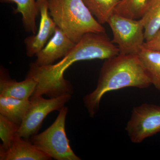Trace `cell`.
<instances>
[{"mask_svg":"<svg viewBox=\"0 0 160 160\" xmlns=\"http://www.w3.org/2000/svg\"><path fill=\"white\" fill-rule=\"evenodd\" d=\"M118 54V46L110 41L106 32L86 33L58 62L42 66H38L34 62L30 63L26 77L32 78L37 82L30 98L43 95L49 98L72 95L73 87L64 77V72L69 66L79 61L106 60Z\"/></svg>","mask_w":160,"mask_h":160,"instance_id":"6da1fadb","label":"cell"},{"mask_svg":"<svg viewBox=\"0 0 160 160\" xmlns=\"http://www.w3.org/2000/svg\"><path fill=\"white\" fill-rule=\"evenodd\" d=\"M150 80L138 55L121 54L105 60L96 89L83 99L89 116L98 112L101 99L107 92L127 87L148 88Z\"/></svg>","mask_w":160,"mask_h":160,"instance_id":"7a4b0ae2","label":"cell"},{"mask_svg":"<svg viewBox=\"0 0 160 160\" xmlns=\"http://www.w3.org/2000/svg\"><path fill=\"white\" fill-rule=\"evenodd\" d=\"M48 4L57 26L75 43L88 32H106L83 0H48Z\"/></svg>","mask_w":160,"mask_h":160,"instance_id":"3957f363","label":"cell"},{"mask_svg":"<svg viewBox=\"0 0 160 160\" xmlns=\"http://www.w3.org/2000/svg\"><path fill=\"white\" fill-rule=\"evenodd\" d=\"M68 107L59 111L56 119L49 128L39 134L29 138L30 142L38 149L57 160H81L71 149L66 131Z\"/></svg>","mask_w":160,"mask_h":160,"instance_id":"277c9868","label":"cell"},{"mask_svg":"<svg viewBox=\"0 0 160 160\" xmlns=\"http://www.w3.org/2000/svg\"><path fill=\"white\" fill-rule=\"evenodd\" d=\"M119 54L138 55L146 42L144 26L141 19L134 20L113 14L108 22Z\"/></svg>","mask_w":160,"mask_h":160,"instance_id":"5b68a950","label":"cell"},{"mask_svg":"<svg viewBox=\"0 0 160 160\" xmlns=\"http://www.w3.org/2000/svg\"><path fill=\"white\" fill-rule=\"evenodd\" d=\"M71 94H64L57 97L45 99L39 96L30 99V106L18 132V135L28 139L37 134L43 121L54 111H60L71 98Z\"/></svg>","mask_w":160,"mask_h":160,"instance_id":"8992f818","label":"cell"},{"mask_svg":"<svg viewBox=\"0 0 160 160\" xmlns=\"http://www.w3.org/2000/svg\"><path fill=\"white\" fill-rule=\"evenodd\" d=\"M126 130L133 143L142 142L160 132V106L144 103L134 107Z\"/></svg>","mask_w":160,"mask_h":160,"instance_id":"52a82bcc","label":"cell"},{"mask_svg":"<svg viewBox=\"0 0 160 160\" xmlns=\"http://www.w3.org/2000/svg\"><path fill=\"white\" fill-rule=\"evenodd\" d=\"M41 19L38 32L24 40L26 54L29 57L36 56L54 34L57 26L49 14L48 0H37Z\"/></svg>","mask_w":160,"mask_h":160,"instance_id":"ba28073f","label":"cell"},{"mask_svg":"<svg viewBox=\"0 0 160 160\" xmlns=\"http://www.w3.org/2000/svg\"><path fill=\"white\" fill-rule=\"evenodd\" d=\"M75 45V43L57 26L49 42L36 55L37 58L33 62L40 66L52 65L58 59L67 55Z\"/></svg>","mask_w":160,"mask_h":160,"instance_id":"9c48e42d","label":"cell"},{"mask_svg":"<svg viewBox=\"0 0 160 160\" xmlns=\"http://www.w3.org/2000/svg\"><path fill=\"white\" fill-rule=\"evenodd\" d=\"M51 158L38 149L28 139L17 135L11 146L0 150L1 160H49Z\"/></svg>","mask_w":160,"mask_h":160,"instance_id":"30bf717a","label":"cell"},{"mask_svg":"<svg viewBox=\"0 0 160 160\" xmlns=\"http://www.w3.org/2000/svg\"><path fill=\"white\" fill-rule=\"evenodd\" d=\"M37 82L32 78L27 77L24 81L12 79L6 69L0 70V96L19 99H30L35 90Z\"/></svg>","mask_w":160,"mask_h":160,"instance_id":"8fae6325","label":"cell"},{"mask_svg":"<svg viewBox=\"0 0 160 160\" xmlns=\"http://www.w3.org/2000/svg\"><path fill=\"white\" fill-rule=\"evenodd\" d=\"M2 3H14L16 4L14 13H20L24 29L27 32L36 34L38 31L36 19L40 13L39 7L36 0H0Z\"/></svg>","mask_w":160,"mask_h":160,"instance_id":"7c38bea8","label":"cell"},{"mask_svg":"<svg viewBox=\"0 0 160 160\" xmlns=\"http://www.w3.org/2000/svg\"><path fill=\"white\" fill-rule=\"evenodd\" d=\"M30 104V100L0 96V114L20 126Z\"/></svg>","mask_w":160,"mask_h":160,"instance_id":"4fadbf2b","label":"cell"},{"mask_svg":"<svg viewBox=\"0 0 160 160\" xmlns=\"http://www.w3.org/2000/svg\"><path fill=\"white\" fill-rule=\"evenodd\" d=\"M151 84L160 91V51L142 48L138 54Z\"/></svg>","mask_w":160,"mask_h":160,"instance_id":"5bb4252c","label":"cell"},{"mask_svg":"<svg viewBox=\"0 0 160 160\" xmlns=\"http://www.w3.org/2000/svg\"><path fill=\"white\" fill-rule=\"evenodd\" d=\"M140 19L144 26L146 42L149 41L160 29V0H149L145 14Z\"/></svg>","mask_w":160,"mask_h":160,"instance_id":"9a60e30c","label":"cell"},{"mask_svg":"<svg viewBox=\"0 0 160 160\" xmlns=\"http://www.w3.org/2000/svg\"><path fill=\"white\" fill-rule=\"evenodd\" d=\"M121 0H83L97 20L102 24L108 22Z\"/></svg>","mask_w":160,"mask_h":160,"instance_id":"2e32d148","label":"cell"},{"mask_svg":"<svg viewBox=\"0 0 160 160\" xmlns=\"http://www.w3.org/2000/svg\"><path fill=\"white\" fill-rule=\"evenodd\" d=\"M149 0H121L113 14L132 19L139 20L145 14Z\"/></svg>","mask_w":160,"mask_h":160,"instance_id":"e0dca14e","label":"cell"},{"mask_svg":"<svg viewBox=\"0 0 160 160\" xmlns=\"http://www.w3.org/2000/svg\"><path fill=\"white\" fill-rule=\"evenodd\" d=\"M19 125L9 121L0 114V138L2 143L0 150L8 149L18 134Z\"/></svg>","mask_w":160,"mask_h":160,"instance_id":"ac0fdd59","label":"cell"},{"mask_svg":"<svg viewBox=\"0 0 160 160\" xmlns=\"http://www.w3.org/2000/svg\"><path fill=\"white\" fill-rule=\"evenodd\" d=\"M143 47L150 50L160 51V29L151 39L145 42Z\"/></svg>","mask_w":160,"mask_h":160,"instance_id":"d6986e66","label":"cell"}]
</instances>
